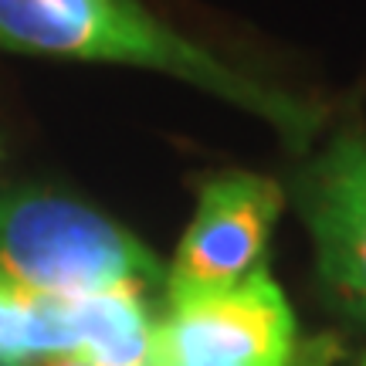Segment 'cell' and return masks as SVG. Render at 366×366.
I'll list each match as a JSON object with an SVG mask.
<instances>
[{
	"instance_id": "6da1fadb",
	"label": "cell",
	"mask_w": 366,
	"mask_h": 366,
	"mask_svg": "<svg viewBox=\"0 0 366 366\" xmlns=\"http://www.w3.org/2000/svg\"><path fill=\"white\" fill-rule=\"evenodd\" d=\"M0 48L167 71L272 122L295 149L312 143L326 119L319 105L224 65L139 0H0Z\"/></svg>"
},
{
	"instance_id": "7a4b0ae2",
	"label": "cell",
	"mask_w": 366,
	"mask_h": 366,
	"mask_svg": "<svg viewBox=\"0 0 366 366\" xmlns=\"http://www.w3.org/2000/svg\"><path fill=\"white\" fill-rule=\"evenodd\" d=\"M0 282L41 295L157 288L163 264L136 234L81 200L48 190L0 194Z\"/></svg>"
},
{
	"instance_id": "3957f363",
	"label": "cell",
	"mask_w": 366,
	"mask_h": 366,
	"mask_svg": "<svg viewBox=\"0 0 366 366\" xmlns=\"http://www.w3.org/2000/svg\"><path fill=\"white\" fill-rule=\"evenodd\" d=\"M167 302L149 366H329V353L302 342L295 312L264 264L234 285Z\"/></svg>"
},
{
	"instance_id": "277c9868",
	"label": "cell",
	"mask_w": 366,
	"mask_h": 366,
	"mask_svg": "<svg viewBox=\"0 0 366 366\" xmlns=\"http://www.w3.org/2000/svg\"><path fill=\"white\" fill-rule=\"evenodd\" d=\"M292 197L312 234L315 268L332 299L366 322V129L342 126L305 159Z\"/></svg>"
},
{
	"instance_id": "5b68a950",
	"label": "cell",
	"mask_w": 366,
	"mask_h": 366,
	"mask_svg": "<svg viewBox=\"0 0 366 366\" xmlns=\"http://www.w3.org/2000/svg\"><path fill=\"white\" fill-rule=\"evenodd\" d=\"M282 207L285 190L258 173L231 170L204 180L167 278V295L224 288L258 272Z\"/></svg>"
},
{
	"instance_id": "8992f818",
	"label": "cell",
	"mask_w": 366,
	"mask_h": 366,
	"mask_svg": "<svg viewBox=\"0 0 366 366\" xmlns=\"http://www.w3.org/2000/svg\"><path fill=\"white\" fill-rule=\"evenodd\" d=\"M75 332V360L92 366H149L157 319L143 288H116L65 299Z\"/></svg>"
},
{
	"instance_id": "52a82bcc",
	"label": "cell",
	"mask_w": 366,
	"mask_h": 366,
	"mask_svg": "<svg viewBox=\"0 0 366 366\" xmlns=\"http://www.w3.org/2000/svg\"><path fill=\"white\" fill-rule=\"evenodd\" d=\"M71 353L75 332L65 299L0 282V366H34Z\"/></svg>"
},
{
	"instance_id": "ba28073f",
	"label": "cell",
	"mask_w": 366,
	"mask_h": 366,
	"mask_svg": "<svg viewBox=\"0 0 366 366\" xmlns=\"http://www.w3.org/2000/svg\"><path fill=\"white\" fill-rule=\"evenodd\" d=\"M34 366H92L85 360H75V356H48V360H41Z\"/></svg>"
}]
</instances>
